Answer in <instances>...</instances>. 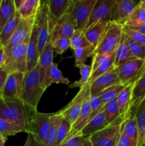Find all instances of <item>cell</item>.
Wrapping results in <instances>:
<instances>
[{"label":"cell","instance_id":"cell-45","mask_svg":"<svg viewBox=\"0 0 145 146\" xmlns=\"http://www.w3.org/2000/svg\"><path fill=\"white\" fill-rule=\"evenodd\" d=\"M123 32L132 41L145 46V36L144 34L125 25H123Z\"/></svg>","mask_w":145,"mask_h":146},{"label":"cell","instance_id":"cell-2","mask_svg":"<svg viewBox=\"0 0 145 146\" xmlns=\"http://www.w3.org/2000/svg\"><path fill=\"white\" fill-rule=\"evenodd\" d=\"M31 113L20 98L4 99L0 98V118L25 128L27 133Z\"/></svg>","mask_w":145,"mask_h":146},{"label":"cell","instance_id":"cell-37","mask_svg":"<svg viewBox=\"0 0 145 146\" xmlns=\"http://www.w3.org/2000/svg\"><path fill=\"white\" fill-rule=\"evenodd\" d=\"M90 46L92 45L87 40L84 31L82 30H75L72 36L70 38V47L72 50Z\"/></svg>","mask_w":145,"mask_h":146},{"label":"cell","instance_id":"cell-4","mask_svg":"<svg viewBox=\"0 0 145 146\" xmlns=\"http://www.w3.org/2000/svg\"><path fill=\"white\" fill-rule=\"evenodd\" d=\"M125 121L124 117L121 116L107 127L89 136L92 146L117 145Z\"/></svg>","mask_w":145,"mask_h":146},{"label":"cell","instance_id":"cell-44","mask_svg":"<svg viewBox=\"0 0 145 146\" xmlns=\"http://www.w3.org/2000/svg\"><path fill=\"white\" fill-rule=\"evenodd\" d=\"M51 43L54 52L59 55H62L70 47V38H58Z\"/></svg>","mask_w":145,"mask_h":146},{"label":"cell","instance_id":"cell-7","mask_svg":"<svg viewBox=\"0 0 145 146\" xmlns=\"http://www.w3.org/2000/svg\"><path fill=\"white\" fill-rule=\"evenodd\" d=\"M96 1L97 0H72L67 13L75 19L76 29L84 31Z\"/></svg>","mask_w":145,"mask_h":146},{"label":"cell","instance_id":"cell-55","mask_svg":"<svg viewBox=\"0 0 145 146\" xmlns=\"http://www.w3.org/2000/svg\"><path fill=\"white\" fill-rule=\"evenodd\" d=\"M1 0H0V4H1Z\"/></svg>","mask_w":145,"mask_h":146},{"label":"cell","instance_id":"cell-52","mask_svg":"<svg viewBox=\"0 0 145 146\" xmlns=\"http://www.w3.org/2000/svg\"><path fill=\"white\" fill-rule=\"evenodd\" d=\"M24 0H14V5H15L16 11L18 9H19V7L22 5V4L24 3Z\"/></svg>","mask_w":145,"mask_h":146},{"label":"cell","instance_id":"cell-12","mask_svg":"<svg viewBox=\"0 0 145 146\" xmlns=\"http://www.w3.org/2000/svg\"><path fill=\"white\" fill-rule=\"evenodd\" d=\"M90 86V84L88 83L86 85L80 88V91L72 98V101L65 108L57 112L58 114L62 115L64 119L68 121L71 124V125L76 121L79 116L85 92Z\"/></svg>","mask_w":145,"mask_h":146},{"label":"cell","instance_id":"cell-9","mask_svg":"<svg viewBox=\"0 0 145 146\" xmlns=\"http://www.w3.org/2000/svg\"><path fill=\"white\" fill-rule=\"evenodd\" d=\"M115 2L116 0H97L84 31L98 23L111 21Z\"/></svg>","mask_w":145,"mask_h":146},{"label":"cell","instance_id":"cell-6","mask_svg":"<svg viewBox=\"0 0 145 146\" xmlns=\"http://www.w3.org/2000/svg\"><path fill=\"white\" fill-rule=\"evenodd\" d=\"M123 33V25L111 21L100 41L96 47L94 55H109L115 53Z\"/></svg>","mask_w":145,"mask_h":146},{"label":"cell","instance_id":"cell-21","mask_svg":"<svg viewBox=\"0 0 145 146\" xmlns=\"http://www.w3.org/2000/svg\"><path fill=\"white\" fill-rule=\"evenodd\" d=\"M39 56L36 26L34 24L27 46V71H31L38 65Z\"/></svg>","mask_w":145,"mask_h":146},{"label":"cell","instance_id":"cell-30","mask_svg":"<svg viewBox=\"0 0 145 146\" xmlns=\"http://www.w3.org/2000/svg\"><path fill=\"white\" fill-rule=\"evenodd\" d=\"M16 12L14 0H1L0 4V32Z\"/></svg>","mask_w":145,"mask_h":146},{"label":"cell","instance_id":"cell-49","mask_svg":"<svg viewBox=\"0 0 145 146\" xmlns=\"http://www.w3.org/2000/svg\"><path fill=\"white\" fill-rule=\"evenodd\" d=\"M7 76H8V74L7 71L2 66L0 67V98H1L3 88H4L6 80H7Z\"/></svg>","mask_w":145,"mask_h":146},{"label":"cell","instance_id":"cell-27","mask_svg":"<svg viewBox=\"0 0 145 146\" xmlns=\"http://www.w3.org/2000/svg\"><path fill=\"white\" fill-rule=\"evenodd\" d=\"M136 58L131 54L127 44V37L125 33H122L120 43L115 51V66L117 67L129 60Z\"/></svg>","mask_w":145,"mask_h":146},{"label":"cell","instance_id":"cell-48","mask_svg":"<svg viewBox=\"0 0 145 146\" xmlns=\"http://www.w3.org/2000/svg\"><path fill=\"white\" fill-rule=\"evenodd\" d=\"M24 146H43V145L36 137L34 136L33 134L28 133L27 139Z\"/></svg>","mask_w":145,"mask_h":146},{"label":"cell","instance_id":"cell-17","mask_svg":"<svg viewBox=\"0 0 145 146\" xmlns=\"http://www.w3.org/2000/svg\"><path fill=\"white\" fill-rule=\"evenodd\" d=\"M121 84L119 78L115 71V68L103 75L97 78L93 82L90 84V95L91 96H96L107 88Z\"/></svg>","mask_w":145,"mask_h":146},{"label":"cell","instance_id":"cell-39","mask_svg":"<svg viewBox=\"0 0 145 146\" xmlns=\"http://www.w3.org/2000/svg\"><path fill=\"white\" fill-rule=\"evenodd\" d=\"M80 72V80L74 81L72 84L69 86L70 88H82L84 86L86 85L89 81L90 78L91 74H92V66L91 65H87L84 64L79 66Z\"/></svg>","mask_w":145,"mask_h":146},{"label":"cell","instance_id":"cell-56","mask_svg":"<svg viewBox=\"0 0 145 146\" xmlns=\"http://www.w3.org/2000/svg\"><path fill=\"white\" fill-rule=\"evenodd\" d=\"M0 47H1V46H0Z\"/></svg>","mask_w":145,"mask_h":146},{"label":"cell","instance_id":"cell-46","mask_svg":"<svg viewBox=\"0 0 145 146\" xmlns=\"http://www.w3.org/2000/svg\"><path fill=\"white\" fill-rule=\"evenodd\" d=\"M90 104L91 112L90 115L89 121L92 119L95 115H96L98 113L100 112L101 110L105 106V104L98 96H91L90 100Z\"/></svg>","mask_w":145,"mask_h":146},{"label":"cell","instance_id":"cell-32","mask_svg":"<svg viewBox=\"0 0 145 146\" xmlns=\"http://www.w3.org/2000/svg\"><path fill=\"white\" fill-rule=\"evenodd\" d=\"M40 6V0H24L17 11L22 19H28L36 16Z\"/></svg>","mask_w":145,"mask_h":146},{"label":"cell","instance_id":"cell-38","mask_svg":"<svg viewBox=\"0 0 145 146\" xmlns=\"http://www.w3.org/2000/svg\"><path fill=\"white\" fill-rule=\"evenodd\" d=\"M95 48L92 46L84 48H79L73 50L74 56H75V66L79 68L81 65L85 64L88 57L93 56Z\"/></svg>","mask_w":145,"mask_h":146},{"label":"cell","instance_id":"cell-19","mask_svg":"<svg viewBox=\"0 0 145 146\" xmlns=\"http://www.w3.org/2000/svg\"><path fill=\"white\" fill-rule=\"evenodd\" d=\"M90 86L89 88L87 89L86 92H85L79 116H78L76 121L71 126V132H70L69 135L67 137V138H71V137H72L76 135L78 132H80L84 128V126L86 125L87 123L89 121L90 115L91 112L90 104Z\"/></svg>","mask_w":145,"mask_h":146},{"label":"cell","instance_id":"cell-34","mask_svg":"<svg viewBox=\"0 0 145 146\" xmlns=\"http://www.w3.org/2000/svg\"><path fill=\"white\" fill-rule=\"evenodd\" d=\"M105 118L109 124H112L121 117L117 98L105 104L103 107Z\"/></svg>","mask_w":145,"mask_h":146},{"label":"cell","instance_id":"cell-25","mask_svg":"<svg viewBox=\"0 0 145 146\" xmlns=\"http://www.w3.org/2000/svg\"><path fill=\"white\" fill-rule=\"evenodd\" d=\"M110 22L111 21H106V22L98 23L84 31L87 40L95 48L99 44L102 36L105 34Z\"/></svg>","mask_w":145,"mask_h":146},{"label":"cell","instance_id":"cell-47","mask_svg":"<svg viewBox=\"0 0 145 146\" xmlns=\"http://www.w3.org/2000/svg\"><path fill=\"white\" fill-rule=\"evenodd\" d=\"M117 146H137L136 141H134L132 138H129L122 131L120 138Z\"/></svg>","mask_w":145,"mask_h":146},{"label":"cell","instance_id":"cell-23","mask_svg":"<svg viewBox=\"0 0 145 146\" xmlns=\"http://www.w3.org/2000/svg\"><path fill=\"white\" fill-rule=\"evenodd\" d=\"M72 0H49L48 11H49L51 22L53 28L55 22L66 14Z\"/></svg>","mask_w":145,"mask_h":146},{"label":"cell","instance_id":"cell-28","mask_svg":"<svg viewBox=\"0 0 145 146\" xmlns=\"http://www.w3.org/2000/svg\"><path fill=\"white\" fill-rule=\"evenodd\" d=\"M138 128L137 146H145V98L134 112Z\"/></svg>","mask_w":145,"mask_h":146},{"label":"cell","instance_id":"cell-41","mask_svg":"<svg viewBox=\"0 0 145 146\" xmlns=\"http://www.w3.org/2000/svg\"><path fill=\"white\" fill-rule=\"evenodd\" d=\"M59 146H92L89 136L74 135L68 138Z\"/></svg>","mask_w":145,"mask_h":146},{"label":"cell","instance_id":"cell-42","mask_svg":"<svg viewBox=\"0 0 145 146\" xmlns=\"http://www.w3.org/2000/svg\"><path fill=\"white\" fill-rule=\"evenodd\" d=\"M127 36V35H126ZM127 44L131 54L134 58L145 61V46L132 41L127 37Z\"/></svg>","mask_w":145,"mask_h":146},{"label":"cell","instance_id":"cell-43","mask_svg":"<svg viewBox=\"0 0 145 146\" xmlns=\"http://www.w3.org/2000/svg\"><path fill=\"white\" fill-rule=\"evenodd\" d=\"M71 126L72 125L68 121L63 118V121L59 127V130H58L56 142L57 146L61 145L65 141V139H66L67 137L69 135L70 132H71Z\"/></svg>","mask_w":145,"mask_h":146},{"label":"cell","instance_id":"cell-35","mask_svg":"<svg viewBox=\"0 0 145 146\" xmlns=\"http://www.w3.org/2000/svg\"><path fill=\"white\" fill-rule=\"evenodd\" d=\"M48 82L51 86L52 84H63L65 85H69L70 80L63 76V73L59 70L58 64H53L50 67L48 71Z\"/></svg>","mask_w":145,"mask_h":146},{"label":"cell","instance_id":"cell-40","mask_svg":"<svg viewBox=\"0 0 145 146\" xmlns=\"http://www.w3.org/2000/svg\"><path fill=\"white\" fill-rule=\"evenodd\" d=\"M123 132L127 135L129 138H132L137 143L138 139V128L136 120L134 115L129 117L128 119L125 121L123 128Z\"/></svg>","mask_w":145,"mask_h":146},{"label":"cell","instance_id":"cell-3","mask_svg":"<svg viewBox=\"0 0 145 146\" xmlns=\"http://www.w3.org/2000/svg\"><path fill=\"white\" fill-rule=\"evenodd\" d=\"M35 24L36 26L38 48L40 54L47 44L51 41L53 30L48 11V1H41V6L36 16Z\"/></svg>","mask_w":145,"mask_h":146},{"label":"cell","instance_id":"cell-24","mask_svg":"<svg viewBox=\"0 0 145 146\" xmlns=\"http://www.w3.org/2000/svg\"><path fill=\"white\" fill-rule=\"evenodd\" d=\"M136 78H135L134 80L129 82L125 86V88L122 90V92L119 94L117 98V101L118 107H119V113L121 114V116L124 117V118L125 120L128 119L129 118V105H130L131 96H132V88H133L134 84V82L136 80Z\"/></svg>","mask_w":145,"mask_h":146},{"label":"cell","instance_id":"cell-1","mask_svg":"<svg viewBox=\"0 0 145 146\" xmlns=\"http://www.w3.org/2000/svg\"><path fill=\"white\" fill-rule=\"evenodd\" d=\"M45 90L40 81L38 64L33 70L24 74L20 99L31 113L38 111V103Z\"/></svg>","mask_w":145,"mask_h":146},{"label":"cell","instance_id":"cell-33","mask_svg":"<svg viewBox=\"0 0 145 146\" xmlns=\"http://www.w3.org/2000/svg\"><path fill=\"white\" fill-rule=\"evenodd\" d=\"M128 84H129V83H128ZM128 84H116V85L115 86H112L107 88L106 90L102 91V93L98 94L96 96H98V98H100L101 101H102L104 104H107V103L109 102V101H112V100L117 98L119 94L122 92V90L125 88V86H126Z\"/></svg>","mask_w":145,"mask_h":146},{"label":"cell","instance_id":"cell-54","mask_svg":"<svg viewBox=\"0 0 145 146\" xmlns=\"http://www.w3.org/2000/svg\"><path fill=\"white\" fill-rule=\"evenodd\" d=\"M139 3L142 6V7H144L145 8V0H142V1H139Z\"/></svg>","mask_w":145,"mask_h":146},{"label":"cell","instance_id":"cell-5","mask_svg":"<svg viewBox=\"0 0 145 146\" xmlns=\"http://www.w3.org/2000/svg\"><path fill=\"white\" fill-rule=\"evenodd\" d=\"M29 38L13 47L4 56L2 67L9 74L14 72L25 74L27 71V46Z\"/></svg>","mask_w":145,"mask_h":146},{"label":"cell","instance_id":"cell-36","mask_svg":"<svg viewBox=\"0 0 145 146\" xmlns=\"http://www.w3.org/2000/svg\"><path fill=\"white\" fill-rule=\"evenodd\" d=\"M20 133H27V131L22 127L0 118V134L7 137Z\"/></svg>","mask_w":145,"mask_h":146},{"label":"cell","instance_id":"cell-14","mask_svg":"<svg viewBox=\"0 0 145 146\" xmlns=\"http://www.w3.org/2000/svg\"><path fill=\"white\" fill-rule=\"evenodd\" d=\"M24 74L14 72L8 74L3 88L1 98L16 99L20 98L22 90Z\"/></svg>","mask_w":145,"mask_h":146},{"label":"cell","instance_id":"cell-10","mask_svg":"<svg viewBox=\"0 0 145 146\" xmlns=\"http://www.w3.org/2000/svg\"><path fill=\"white\" fill-rule=\"evenodd\" d=\"M35 21L36 17H30L28 19L21 18L14 34L4 46V56L7 55L13 47L21 44L26 40L29 38L32 29L35 24Z\"/></svg>","mask_w":145,"mask_h":146},{"label":"cell","instance_id":"cell-18","mask_svg":"<svg viewBox=\"0 0 145 146\" xmlns=\"http://www.w3.org/2000/svg\"><path fill=\"white\" fill-rule=\"evenodd\" d=\"M138 3L139 1L134 0H116L112 11L111 21L124 25Z\"/></svg>","mask_w":145,"mask_h":146},{"label":"cell","instance_id":"cell-31","mask_svg":"<svg viewBox=\"0 0 145 146\" xmlns=\"http://www.w3.org/2000/svg\"><path fill=\"white\" fill-rule=\"evenodd\" d=\"M129 27H136L145 25V8L139 3L135 7L132 12L124 24Z\"/></svg>","mask_w":145,"mask_h":146},{"label":"cell","instance_id":"cell-22","mask_svg":"<svg viewBox=\"0 0 145 146\" xmlns=\"http://www.w3.org/2000/svg\"><path fill=\"white\" fill-rule=\"evenodd\" d=\"M104 107V106H103ZM109 124L105 118L103 108L100 113L90 120L84 128L75 135H83V136H90L92 134L100 131L107 127Z\"/></svg>","mask_w":145,"mask_h":146},{"label":"cell","instance_id":"cell-50","mask_svg":"<svg viewBox=\"0 0 145 146\" xmlns=\"http://www.w3.org/2000/svg\"><path fill=\"white\" fill-rule=\"evenodd\" d=\"M129 28L136 30V31H139V32H140L141 34H144V35L145 36V25L139 26V27H129Z\"/></svg>","mask_w":145,"mask_h":146},{"label":"cell","instance_id":"cell-13","mask_svg":"<svg viewBox=\"0 0 145 146\" xmlns=\"http://www.w3.org/2000/svg\"><path fill=\"white\" fill-rule=\"evenodd\" d=\"M115 53L109 55L92 56V74L88 83L91 84L97 78L115 68Z\"/></svg>","mask_w":145,"mask_h":146},{"label":"cell","instance_id":"cell-53","mask_svg":"<svg viewBox=\"0 0 145 146\" xmlns=\"http://www.w3.org/2000/svg\"><path fill=\"white\" fill-rule=\"evenodd\" d=\"M7 140V137L0 134V146H4Z\"/></svg>","mask_w":145,"mask_h":146},{"label":"cell","instance_id":"cell-16","mask_svg":"<svg viewBox=\"0 0 145 146\" xmlns=\"http://www.w3.org/2000/svg\"><path fill=\"white\" fill-rule=\"evenodd\" d=\"M53 48L50 41L40 54L38 59L40 81L43 88L46 90L50 86L48 82V71L53 64Z\"/></svg>","mask_w":145,"mask_h":146},{"label":"cell","instance_id":"cell-8","mask_svg":"<svg viewBox=\"0 0 145 146\" xmlns=\"http://www.w3.org/2000/svg\"><path fill=\"white\" fill-rule=\"evenodd\" d=\"M53 113H43L36 111L31 113L28 122V133L36 137L44 145L50 126V121Z\"/></svg>","mask_w":145,"mask_h":146},{"label":"cell","instance_id":"cell-15","mask_svg":"<svg viewBox=\"0 0 145 146\" xmlns=\"http://www.w3.org/2000/svg\"><path fill=\"white\" fill-rule=\"evenodd\" d=\"M76 29V22L68 13L64 14L55 22L51 36V41L58 38H71Z\"/></svg>","mask_w":145,"mask_h":146},{"label":"cell","instance_id":"cell-26","mask_svg":"<svg viewBox=\"0 0 145 146\" xmlns=\"http://www.w3.org/2000/svg\"><path fill=\"white\" fill-rule=\"evenodd\" d=\"M63 116L58 113H53L50 121V126L47 133L46 138L43 146H57V137L58 130L63 121Z\"/></svg>","mask_w":145,"mask_h":146},{"label":"cell","instance_id":"cell-29","mask_svg":"<svg viewBox=\"0 0 145 146\" xmlns=\"http://www.w3.org/2000/svg\"><path fill=\"white\" fill-rule=\"evenodd\" d=\"M21 19V17L18 11L15 13L14 17L5 24L4 28L0 32V46L4 47L6 45L9 38L14 34L17 26L19 24Z\"/></svg>","mask_w":145,"mask_h":146},{"label":"cell","instance_id":"cell-11","mask_svg":"<svg viewBox=\"0 0 145 146\" xmlns=\"http://www.w3.org/2000/svg\"><path fill=\"white\" fill-rule=\"evenodd\" d=\"M144 66V60L134 58L115 67V71L121 84H126L137 78Z\"/></svg>","mask_w":145,"mask_h":146},{"label":"cell","instance_id":"cell-51","mask_svg":"<svg viewBox=\"0 0 145 146\" xmlns=\"http://www.w3.org/2000/svg\"><path fill=\"white\" fill-rule=\"evenodd\" d=\"M4 61V47H0V67L2 66L3 64Z\"/></svg>","mask_w":145,"mask_h":146},{"label":"cell","instance_id":"cell-20","mask_svg":"<svg viewBox=\"0 0 145 146\" xmlns=\"http://www.w3.org/2000/svg\"><path fill=\"white\" fill-rule=\"evenodd\" d=\"M145 98V66L135 81L131 96L129 117L134 114L135 111Z\"/></svg>","mask_w":145,"mask_h":146}]
</instances>
